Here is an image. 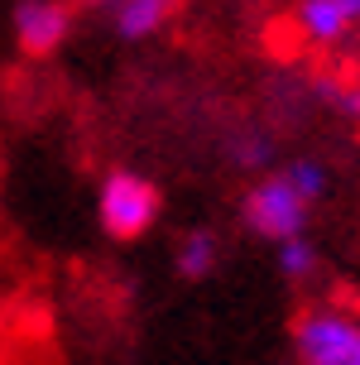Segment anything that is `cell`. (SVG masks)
<instances>
[{
    "label": "cell",
    "mask_w": 360,
    "mask_h": 365,
    "mask_svg": "<svg viewBox=\"0 0 360 365\" xmlns=\"http://www.w3.org/2000/svg\"><path fill=\"white\" fill-rule=\"evenodd\" d=\"M159 187L144 178V173H130V168H115L106 173L101 192H96V221L110 240H140L154 231L159 221Z\"/></svg>",
    "instance_id": "cell-1"
},
{
    "label": "cell",
    "mask_w": 360,
    "mask_h": 365,
    "mask_svg": "<svg viewBox=\"0 0 360 365\" xmlns=\"http://www.w3.org/2000/svg\"><path fill=\"white\" fill-rule=\"evenodd\" d=\"M307 212H312V202L293 187L288 173H264V178L254 182L245 202H240V221H245V231L259 240H288V236H303L307 231Z\"/></svg>",
    "instance_id": "cell-2"
},
{
    "label": "cell",
    "mask_w": 360,
    "mask_h": 365,
    "mask_svg": "<svg viewBox=\"0 0 360 365\" xmlns=\"http://www.w3.org/2000/svg\"><path fill=\"white\" fill-rule=\"evenodd\" d=\"M293 351L303 365H360V317L346 308H307L293 317Z\"/></svg>",
    "instance_id": "cell-3"
},
{
    "label": "cell",
    "mask_w": 360,
    "mask_h": 365,
    "mask_svg": "<svg viewBox=\"0 0 360 365\" xmlns=\"http://www.w3.org/2000/svg\"><path fill=\"white\" fill-rule=\"evenodd\" d=\"M72 34L68 0H19L15 5V43L29 58H53Z\"/></svg>",
    "instance_id": "cell-4"
},
{
    "label": "cell",
    "mask_w": 360,
    "mask_h": 365,
    "mask_svg": "<svg viewBox=\"0 0 360 365\" xmlns=\"http://www.w3.org/2000/svg\"><path fill=\"white\" fill-rule=\"evenodd\" d=\"M293 29L312 48H341L360 29V0H298L293 5Z\"/></svg>",
    "instance_id": "cell-5"
},
{
    "label": "cell",
    "mask_w": 360,
    "mask_h": 365,
    "mask_svg": "<svg viewBox=\"0 0 360 365\" xmlns=\"http://www.w3.org/2000/svg\"><path fill=\"white\" fill-rule=\"evenodd\" d=\"M182 10V0H110V29L125 43H144Z\"/></svg>",
    "instance_id": "cell-6"
},
{
    "label": "cell",
    "mask_w": 360,
    "mask_h": 365,
    "mask_svg": "<svg viewBox=\"0 0 360 365\" xmlns=\"http://www.w3.org/2000/svg\"><path fill=\"white\" fill-rule=\"evenodd\" d=\"M216 264H221V240H216V231L192 226V231L178 240V274L187 284H202V279H212Z\"/></svg>",
    "instance_id": "cell-7"
},
{
    "label": "cell",
    "mask_w": 360,
    "mask_h": 365,
    "mask_svg": "<svg viewBox=\"0 0 360 365\" xmlns=\"http://www.w3.org/2000/svg\"><path fill=\"white\" fill-rule=\"evenodd\" d=\"M317 269V245L307 240V231L303 236H288V240H279V274L284 279H307V274Z\"/></svg>",
    "instance_id": "cell-8"
},
{
    "label": "cell",
    "mask_w": 360,
    "mask_h": 365,
    "mask_svg": "<svg viewBox=\"0 0 360 365\" xmlns=\"http://www.w3.org/2000/svg\"><path fill=\"white\" fill-rule=\"evenodd\" d=\"M284 173L293 178V187H298L307 202H322V197H326V187H331V173H326L322 159H293Z\"/></svg>",
    "instance_id": "cell-9"
},
{
    "label": "cell",
    "mask_w": 360,
    "mask_h": 365,
    "mask_svg": "<svg viewBox=\"0 0 360 365\" xmlns=\"http://www.w3.org/2000/svg\"><path fill=\"white\" fill-rule=\"evenodd\" d=\"M231 164L245 173H259L269 164V140L264 135H240V145H231Z\"/></svg>",
    "instance_id": "cell-10"
},
{
    "label": "cell",
    "mask_w": 360,
    "mask_h": 365,
    "mask_svg": "<svg viewBox=\"0 0 360 365\" xmlns=\"http://www.w3.org/2000/svg\"><path fill=\"white\" fill-rule=\"evenodd\" d=\"M77 5H91V10H106L110 0H77Z\"/></svg>",
    "instance_id": "cell-11"
}]
</instances>
